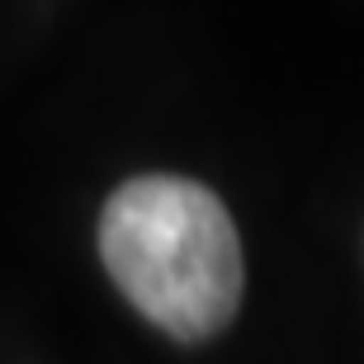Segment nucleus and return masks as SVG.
<instances>
[{
  "mask_svg": "<svg viewBox=\"0 0 364 364\" xmlns=\"http://www.w3.org/2000/svg\"><path fill=\"white\" fill-rule=\"evenodd\" d=\"M100 256L147 322L176 341L223 331L242 303V242L213 189L185 176H137L100 218Z\"/></svg>",
  "mask_w": 364,
  "mask_h": 364,
  "instance_id": "obj_1",
  "label": "nucleus"
}]
</instances>
